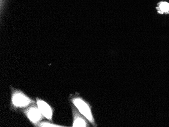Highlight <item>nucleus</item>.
Returning <instances> with one entry per match:
<instances>
[{"label":"nucleus","mask_w":169,"mask_h":127,"mask_svg":"<svg viewBox=\"0 0 169 127\" xmlns=\"http://www.w3.org/2000/svg\"><path fill=\"white\" fill-rule=\"evenodd\" d=\"M74 105L77 108L79 112L87 118L91 123H93V118L92 115L91 111L88 104L80 98H76L73 100Z\"/></svg>","instance_id":"obj_1"},{"label":"nucleus","mask_w":169,"mask_h":127,"mask_svg":"<svg viewBox=\"0 0 169 127\" xmlns=\"http://www.w3.org/2000/svg\"><path fill=\"white\" fill-rule=\"evenodd\" d=\"M12 101L15 106L20 108L27 106L31 102V101L28 99V97L20 93H16L14 94L13 96Z\"/></svg>","instance_id":"obj_2"},{"label":"nucleus","mask_w":169,"mask_h":127,"mask_svg":"<svg viewBox=\"0 0 169 127\" xmlns=\"http://www.w3.org/2000/svg\"><path fill=\"white\" fill-rule=\"evenodd\" d=\"M38 106L40 111L44 117L49 120H51L52 117V110L50 106L43 100L38 101Z\"/></svg>","instance_id":"obj_3"},{"label":"nucleus","mask_w":169,"mask_h":127,"mask_svg":"<svg viewBox=\"0 0 169 127\" xmlns=\"http://www.w3.org/2000/svg\"><path fill=\"white\" fill-rule=\"evenodd\" d=\"M27 116L32 122L37 123L40 121L42 118V113L39 110L36 108H30L27 111Z\"/></svg>","instance_id":"obj_4"},{"label":"nucleus","mask_w":169,"mask_h":127,"mask_svg":"<svg viewBox=\"0 0 169 127\" xmlns=\"http://www.w3.org/2000/svg\"><path fill=\"white\" fill-rule=\"evenodd\" d=\"M157 12L160 14L169 13V3L166 2H161L159 4V6L157 8Z\"/></svg>","instance_id":"obj_5"},{"label":"nucleus","mask_w":169,"mask_h":127,"mask_svg":"<svg viewBox=\"0 0 169 127\" xmlns=\"http://www.w3.org/2000/svg\"><path fill=\"white\" fill-rule=\"evenodd\" d=\"M86 121L82 118L77 116L74 118L73 127H86Z\"/></svg>","instance_id":"obj_6"},{"label":"nucleus","mask_w":169,"mask_h":127,"mask_svg":"<svg viewBox=\"0 0 169 127\" xmlns=\"http://www.w3.org/2000/svg\"><path fill=\"white\" fill-rule=\"evenodd\" d=\"M41 127H59V126L55 125L53 124H49V123H43L41 124Z\"/></svg>","instance_id":"obj_7"}]
</instances>
